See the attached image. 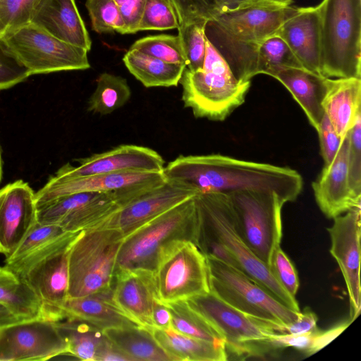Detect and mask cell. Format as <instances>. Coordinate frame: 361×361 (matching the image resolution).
<instances>
[{"label":"cell","instance_id":"2e32d148","mask_svg":"<svg viewBox=\"0 0 361 361\" xmlns=\"http://www.w3.org/2000/svg\"><path fill=\"white\" fill-rule=\"evenodd\" d=\"M76 161L77 166L68 163L51 177L62 180L103 174L163 172L165 167V161L157 152L135 145H118Z\"/></svg>","mask_w":361,"mask_h":361},{"label":"cell","instance_id":"3957f363","mask_svg":"<svg viewBox=\"0 0 361 361\" xmlns=\"http://www.w3.org/2000/svg\"><path fill=\"white\" fill-rule=\"evenodd\" d=\"M199 217V233L224 244L238 262L240 270L250 280L284 305L300 312L291 295L271 274L269 267L249 249L239 235L234 210L227 193L204 192L195 196Z\"/></svg>","mask_w":361,"mask_h":361},{"label":"cell","instance_id":"7dc6e473","mask_svg":"<svg viewBox=\"0 0 361 361\" xmlns=\"http://www.w3.org/2000/svg\"><path fill=\"white\" fill-rule=\"evenodd\" d=\"M317 320L316 314L310 308H305L296 320L286 324L272 325L271 329L278 334H304L319 329Z\"/></svg>","mask_w":361,"mask_h":361},{"label":"cell","instance_id":"4fadbf2b","mask_svg":"<svg viewBox=\"0 0 361 361\" xmlns=\"http://www.w3.org/2000/svg\"><path fill=\"white\" fill-rule=\"evenodd\" d=\"M153 277L157 299L163 303L209 292L206 257L190 240H176L164 247Z\"/></svg>","mask_w":361,"mask_h":361},{"label":"cell","instance_id":"e575fe53","mask_svg":"<svg viewBox=\"0 0 361 361\" xmlns=\"http://www.w3.org/2000/svg\"><path fill=\"white\" fill-rule=\"evenodd\" d=\"M259 74L271 76L284 68H303L288 44L277 35L264 40L258 49Z\"/></svg>","mask_w":361,"mask_h":361},{"label":"cell","instance_id":"d6a6232c","mask_svg":"<svg viewBox=\"0 0 361 361\" xmlns=\"http://www.w3.org/2000/svg\"><path fill=\"white\" fill-rule=\"evenodd\" d=\"M96 82V88L87 102L88 111L106 116L123 106L130 99L128 81L120 75L103 73Z\"/></svg>","mask_w":361,"mask_h":361},{"label":"cell","instance_id":"60d3db41","mask_svg":"<svg viewBox=\"0 0 361 361\" xmlns=\"http://www.w3.org/2000/svg\"><path fill=\"white\" fill-rule=\"evenodd\" d=\"M268 267L284 289L295 297L300 286L298 273L289 257L281 248V245L274 248Z\"/></svg>","mask_w":361,"mask_h":361},{"label":"cell","instance_id":"ffe728a7","mask_svg":"<svg viewBox=\"0 0 361 361\" xmlns=\"http://www.w3.org/2000/svg\"><path fill=\"white\" fill-rule=\"evenodd\" d=\"M312 187L318 207L328 218L334 219L361 206V197L355 195L350 185L348 134L343 139L334 159L324 165Z\"/></svg>","mask_w":361,"mask_h":361},{"label":"cell","instance_id":"11a10c76","mask_svg":"<svg viewBox=\"0 0 361 361\" xmlns=\"http://www.w3.org/2000/svg\"><path fill=\"white\" fill-rule=\"evenodd\" d=\"M274 3L281 4V5H290L293 0H269Z\"/></svg>","mask_w":361,"mask_h":361},{"label":"cell","instance_id":"8d00e7d4","mask_svg":"<svg viewBox=\"0 0 361 361\" xmlns=\"http://www.w3.org/2000/svg\"><path fill=\"white\" fill-rule=\"evenodd\" d=\"M130 49L138 50L167 63L186 66L178 35L147 36L135 42Z\"/></svg>","mask_w":361,"mask_h":361},{"label":"cell","instance_id":"db71d44e","mask_svg":"<svg viewBox=\"0 0 361 361\" xmlns=\"http://www.w3.org/2000/svg\"><path fill=\"white\" fill-rule=\"evenodd\" d=\"M6 0H0V38L6 30L5 25V5Z\"/></svg>","mask_w":361,"mask_h":361},{"label":"cell","instance_id":"ab89813d","mask_svg":"<svg viewBox=\"0 0 361 361\" xmlns=\"http://www.w3.org/2000/svg\"><path fill=\"white\" fill-rule=\"evenodd\" d=\"M179 25L175 10L169 0H146L138 27L140 30H166Z\"/></svg>","mask_w":361,"mask_h":361},{"label":"cell","instance_id":"7a4b0ae2","mask_svg":"<svg viewBox=\"0 0 361 361\" xmlns=\"http://www.w3.org/2000/svg\"><path fill=\"white\" fill-rule=\"evenodd\" d=\"M300 8L274 2L226 10L207 20V39L223 56L235 78L250 81L259 74L258 49L276 35Z\"/></svg>","mask_w":361,"mask_h":361},{"label":"cell","instance_id":"cb8c5ba5","mask_svg":"<svg viewBox=\"0 0 361 361\" xmlns=\"http://www.w3.org/2000/svg\"><path fill=\"white\" fill-rule=\"evenodd\" d=\"M276 35L285 41L304 68L322 75L320 27L316 6L300 8L283 23Z\"/></svg>","mask_w":361,"mask_h":361},{"label":"cell","instance_id":"d6986e66","mask_svg":"<svg viewBox=\"0 0 361 361\" xmlns=\"http://www.w3.org/2000/svg\"><path fill=\"white\" fill-rule=\"evenodd\" d=\"M35 192L22 180L0 189V253L8 257L37 221Z\"/></svg>","mask_w":361,"mask_h":361},{"label":"cell","instance_id":"4dcf8cb0","mask_svg":"<svg viewBox=\"0 0 361 361\" xmlns=\"http://www.w3.org/2000/svg\"><path fill=\"white\" fill-rule=\"evenodd\" d=\"M104 331L111 343L132 361H173L150 329L136 325Z\"/></svg>","mask_w":361,"mask_h":361},{"label":"cell","instance_id":"277c9868","mask_svg":"<svg viewBox=\"0 0 361 361\" xmlns=\"http://www.w3.org/2000/svg\"><path fill=\"white\" fill-rule=\"evenodd\" d=\"M179 83L184 107L195 118L224 121L245 102L250 81L235 78L228 63L206 37L202 68H185Z\"/></svg>","mask_w":361,"mask_h":361},{"label":"cell","instance_id":"f35d334b","mask_svg":"<svg viewBox=\"0 0 361 361\" xmlns=\"http://www.w3.org/2000/svg\"><path fill=\"white\" fill-rule=\"evenodd\" d=\"M85 6L94 31L124 34V22L114 0H86Z\"/></svg>","mask_w":361,"mask_h":361},{"label":"cell","instance_id":"484cf974","mask_svg":"<svg viewBox=\"0 0 361 361\" xmlns=\"http://www.w3.org/2000/svg\"><path fill=\"white\" fill-rule=\"evenodd\" d=\"M279 81L302 109L311 126L317 131L324 111L322 102L327 79L304 68H280L271 75Z\"/></svg>","mask_w":361,"mask_h":361},{"label":"cell","instance_id":"9f6ffc18","mask_svg":"<svg viewBox=\"0 0 361 361\" xmlns=\"http://www.w3.org/2000/svg\"><path fill=\"white\" fill-rule=\"evenodd\" d=\"M2 178V159H1V149H0V183L1 181Z\"/></svg>","mask_w":361,"mask_h":361},{"label":"cell","instance_id":"9c48e42d","mask_svg":"<svg viewBox=\"0 0 361 361\" xmlns=\"http://www.w3.org/2000/svg\"><path fill=\"white\" fill-rule=\"evenodd\" d=\"M186 301L221 336L227 355L230 353L242 360L274 351L268 338L276 332L268 322L240 312L210 291Z\"/></svg>","mask_w":361,"mask_h":361},{"label":"cell","instance_id":"e0dca14e","mask_svg":"<svg viewBox=\"0 0 361 361\" xmlns=\"http://www.w3.org/2000/svg\"><path fill=\"white\" fill-rule=\"evenodd\" d=\"M360 220L361 207H355L344 215L334 217L333 225L327 228L331 241L330 253L338 264L346 285L351 322L361 310Z\"/></svg>","mask_w":361,"mask_h":361},{"label":"cell","instance_id":"52a82bcc","mask_svg":"<svg viewBox=\"0 0 361 361\" xmlns=\"http://www.w3.org/2000/svg\"><path fill=\"white\" fill-rule=\"evenodd\" d=\"M124 235L105 220L81 231L68 254V298L85 297L111 288Z\"/></svg>","mask_w":361,"mask_h":361},{"label":"cell","instance_id":"836d02e7","mask_svg":"<svg viewBox=\"0 0 361 361\" xmlns=\"http://www.w3.org/2000/svg\"><path fill=\"white\" fill-rule=\"evenodd\" d=\"M171 315V329L190 337L224 343V340L213 326L186 300L165 303Z\"/></svg>","mask_w":361,"mask_h":361},{"label":"cell","instance_id":"ac0fdd59","mask_svg":"<svg viewBox=\"0 0 361 361\" xmlns=\"http://www.w3.org/2000/svg\"><path fill=\"white\" fill-rule=\"evenodd\" d=\"M198 192L166 179L161 185L120 206L105 222L120 230L124 237Z\"/></svg>","mask_w":361,"mask_h":361},{"label":"cell","instance_id":"ba28073f","mask_svg":"<svg viewBox=\"0 0 361 361\" xmlns=\"http://www.w3.org/2000/svg\"><path fill=\"white\" fill-rule=\"evenodd\" d=\"M77 233L59 239L17 262L5 264L42 301L47 319L59 322V308L66 300L68 289V254Z\"/></svg>","mask_w":361,"mask_h":361},{"label":"cell","instance_id":"8fae6325","mask_svg":"<svg viewBox=\"0 0 361 361\" xmlns=\"http://www.w3.org/2000/svg\"><path fill=\"white\" fill-rule=\"evenodd\" d=\"M228 194L238 233L252 252L268 267L282 238L283 200L274 191L242 190Z\"/></svg>","mask_w":361,"mask_h":361},{"label":"cell","instance_id":"7402d4cb","mask_svg":"<svg viewBox=\"0 0 361 361\" xmlns=\"http://www.w3.org/2000/svg\"><path fill=\"white\" fill-rule=\"evenodd\" d=\"M111 288L114 303L128 317L142 327L154 328L152 312L157 297L153 272L116 271Z\"/></svg>","mask_w":361,"mask_h":361},{"label":"cell","instance_id":"83f0119b","mask_svg":"<svg viewBox=\"0 0 361 361\" xmlns=\"http://www.w3.org/2000/svg\"><path fill=\"white\" fill-rule=\"evenodd\" d=\"M152 333L173 361H225L224 343L210 342L181 334L172 329L152 328Z\"/></svg>","mask_w":361,"mask_h":361},{"label":"cell","instance_id":"816d5d0a","mask_svg":"<svg viewBox=\"0 0 361 361\" xmlns=\"http://www.w3.org/2000/svg\"><path fill=\"white\" fill-rule=\"evenodd\" d=\"M220 12L251 5L272 2L269 0H214Z\"/></svg>","mask_w":361,"mask_h":361},{"label":"cell","instance_id":"1f68e13d","mask_svg":"<svg viewBox=\"0 0 361 361\" xmlns=\"http://www.w3.org/2000/svg\"><path fill=\"white\" fill-rule=\"evenodd\" d=\"M0 303L24 320L48 319L44 307L37 295L4 266L0 267Z\"/></svg>","mask_w":361,"mask_h":361},{"label":"cell","instance_id":"5bb4252c","mask_svg":"<svg viewBox=\"0 0 361 361\" xmlns=\"http://www.w3.org/2000/svg\"><path fill=\"white\" fill-rule=\"evenodd\" d=\"M119 207L116 191L73 193L37 208V222L77 233L102 223Z\"/></svg>","mask_w":361,"mask_h":361},{"label":"cell","instance_id":"30bf717a","mask_svg":"<svg viewBox=\"0 0 361 361\" xmlns=\"http://www.w3.org/2000/svg\"><path fill=\"white\" fill-rule=\"evenodd\" d=\"M0 41L30 75L90 68L86 49L65 42L31 23L5 32Z\"/></svg>","mask_w":361,"mask_h":361},{"label":"cell","instance_id":"ee69618b","mask_svg":"<svg viewBox=\"0 0 361 361\" xmlns=\"http://www.w3.org/2000/svg\"><path fill=\"white\" fill-rule=\"evenodd\" d=\"M30 76L0 41V90L8 89Z\"/></svg>","mask_w":361,"mask_h":361},{"label":"cell","instance_id":"4316f807","mask_svg":"<svg viewBox=\"0 0 361 361\" xmlns=\"http://www.w3.org/2000/svg\"><path fill=\"white\" fill-rule=\"evenodd\" d=\"M322 106L334 129L343 139L361 112V78H328Z\"/></svg>","mask_w":361,"mask_h":361},{"label":"cell","instance_id":"bcb514c9","mask_svg":"<svg viewBox=\"0 0 361 361\" xmlns=\"http://www.w3.org/2000/svg\"><path fill=\"white\" fill-rule=\"evenodd\" d=\"M317 132L319 135L321 155L324 165H328L336 157L343 139L338 135L325 113Z\"/></svg>","mask_w":361,"mask_h":361},{"label":"cell","instance_id":"f546056e","mask_svg":"<svg viewBox=\"0 0 361 361\" xmlns=\"http://www.w3.org/2000/svg\"><path fill=\"white\" fill-rule=\"evenodd\" d=\"M123 61L129 72L145 87H176L186 68L132 49L125 54Z\"/></svg>","mask_w":361,"mask_h":361},{"label":"cell","instance_id":"7bdbcfd3","mask_svg":"<svg viewBox=\"0 0 361 361\" xmlns=\"http://www.w3.org/2000/svg\"><path fill=\"white\" fill-rule=\"evenodd\" d=\"M179 25L198 20H209L220 12L214 0H169Z\"/></svg>","mask_w":361,"mask_h":361},{"label":"cell","instance_id":"9a60e30c","mask_svg":"<svg viewBox=\"0 0 361 361\" xmlns=\"http://www.w3.org/2000/svg\"><path fill=\"white\" fill-rule=\"evenodd\" d=\"M67 353L56 322L35 319L0 329V361L47 360Z\"/></svg>","mask_w":361,"mask_h":361},{"label":"cell","instance_id":"5b68a950","mask_svg":"<svg viewBox=\"0 0 361 361\" xmlns=\"http://www.w3.org/2000/svg\"><path fill=\"white\" fill-rule=\"evenodd\" d=\"M195 196L126 235L118 252L116 271L153 272L161 251L167 245L185 240L197 245L199 217Z\"/></svg>","mask_w":361,"mask_h":361},{"label":"cell","instance_id":"d590c367","mask_svg":"<svg viewBox=\"0 0 361 361\" xmlns=\"http://www.w3.org/2000/svg\"><path fill=\"white\" fill-rule=\"evenodd\" d=\"M207 20H198L178 27V37L185 59L186 68H202L206 51L204 28Z\"/></svg>","mask_w":361,"mask_h":361},{"label":"cell","instance_id":"603a6c76","mask_svg":"<svg viewBox=\"0 0 361 361\" xmlns=\"http://www.w3.org/2000/svg\"><path fill=\"white\" fill-rule=\"evenodd\" d=\"M30 23L68 44L90 50L92 41L75 0H39Z\"/></svg>","mask_w":361,"mask_h":361},{"label":"cell","instance_id":"74e56055","mask_svg":"<svg viewBox=\"0 0 361 361\" xmlns=\"http://www.w3.org/2000/svg\"><path fill=\"white\" fill-rule=\"evenodd\" d=\"M66 233L69 232H66L59 226L42 224L36 221L12 255L6 258L5 264L13 263L25 258L59 239Z\"/></svg>","mask_w":361,"mask_h":361},{"label":"cell","instance_id":"44dd1931","mask_svg":"<svg viewBox=\"0 0 361 361\" xmlns=\"http://www.w3.org/2000/svg\"><path fill=\"white\" fill-rule=\"evenodd\" d=\"M166 179L164 171L103 174L62 180L51 177L47 183L35 192L36 207L38 208L48 202L70 194L113 192Z\"/></svg>","mask_w":361,"mask_h":361},{"label":"cell","instance_id":"7c38bea8","mask_svg":"<svg viewBox=\"0 0 361 361\" xmlns=\"http://www.w3.org/2000/svg\"><path fill=\"white\" fill-rule=\"evenodd\" d=\"M205 257L209 291L225 302L271 324H286L298 318L300 312L282 304L243 271L212 256Z\"/></svg>","mask_w":361,"mask_h":361},{"label":"cell","instance_id":"f5cc1de1","mask_svg":"<svg viewBox=\"0 0 361 361\" xmlns=\"http://www.w3.org/2000/svg\"><path fill=\"white\" fill-rule=\"evenodd\" d=\"M25 321L17 317L7 307L0 303V329Z\"/></svg>","mask_w":361,"mask_h":361},{"label":"cell","instance_id":"681fc988","mask_svg":"<svg viewBox=\"0 0 361 361\" xmlns=\"http://www.w3.org/2000/svg\"><path fill=\"white\" fill-rule=\"evenodd\" d=\"M351 323L352 322L348 319L337 324L327 330L322 331L319 329L314 336L308 355L318 352L329 344L332 340L341 334Z\"/></svg>","mask_w":361,"mask_h":361},{"label":"cell","instance_id":"d4e9b609","mask_svg":"<svg viewBox=\"0 0 361 361\" xmlns=\"http://www.w3.org/2000/svg\"><path fill=\"white\" fill-rule=\"evenodd\" d=\"M58 314L60 321L80 319L102 330L138 325L116 305L111 288L82 298H68Z\"/></svg>","mask_w":361,"mask_h":361},{"label":"cell","instance_id":"b9f144b4","mask_svg":"<svg viewBox=\"0 0 361 361\" xmlns=\"http://www.w3.org/2000/svg\"><path fill=\"white\" fill-rule=\"evenodd\" d=\"M348 134L350 185L355 195L361 197V112Z\"/></svg>","mask_w":361,"mask_h":361},{"label":"cell","instance_id":"f1b7e54d","mask_svg":"<svg viewBox=\"0 0 361 361\" xmlns=\"http://www.w3.org/2000/svg\"><path fill=\"white\" fill-rule=\"evenodd\" d=\"M56 326L68 343V353L80 360L99 361L111 345L104 330L82 320L65 319Z\"/></svg>","mask_w":361,"mask_h":361},{"label":"cell","instance_id":"8992f818","mask_svg":"<svg viewBox=\"0 0 361 361\" xmlns=\"http://www.w3.org/2000/svg\"><path fill=\"white\" fill-rule=\"evenodd\" d=\"M316 8L321 74L330 78H361V0H323Z\"/></svg>","mask_w":361,"mask_h":361},{"label":"cell","instance_id":"c3c4849f","mask_svg":"<svg viewBox=\"0 0 361 361\" xmlns=\"http://www.w3.org/2000/svg\"><path fill=\"white\" fill-rule=\"evenodd\" d=\"M146 0H125L117 4L124 22V34L138 31Z\"/></svg>","mask_w":361,"mask_h":361},{"label":"cell","instance_id":"6f0895ef","mask_svg":"<svg viewBox=\"0 0 361 361\" xmlns=\"http://www.w3.org/2000/svg\"><path fill=\"white\" fill-rule=\"evenodd\" d=\"M114 1L116 3V4H120L121 2H122V1H123L125 0H114Z\"/></svg>","mask_w":361,"mask_h":361},{"label":"cell","instance_id":"f907efd6","mask_svg":"<svg viewBox=\"0 0 361 361\" xmlns=\"http://www.w3.org/2000/svg\"><path fill=\"white\" fill-rule=\"evenodd\" d=\"M152 320L154 328L162 330L171 329L170 311L166 305L157 298L154 300L153 305Z\"/></svg>","mask_w":361,"mask_h":361},{"label":"cell","instance_id":"f6af8a7d","mask_svg":"<svg viewBox=\"0 0 361 361\" xmlns=\"http://www.w3.org/2000/svg\"><path fill=\"white\" fill-rule=\"evenodd\" d=\"M39 1L6 0L5 5V32L30 23L32 11Z\"/></svg>","mask_w":361,"mask_h":361},{"label":"cell","instance_id":"6da1fadb","mask_svg":"<svg viewBox=\"0 0 361 361\" xmlns=\"http://www.w3.org/2000/svg\"><path fill=\"white\" fill-rule=\"evenodd\" d=\"M164 173L198 193L271 190L285 203L295 201L303 187L302 177L291 168L218 154L180 155L167 164Z\"/></svg>","mask_w":361,"mask_h":361}]
</instances>
